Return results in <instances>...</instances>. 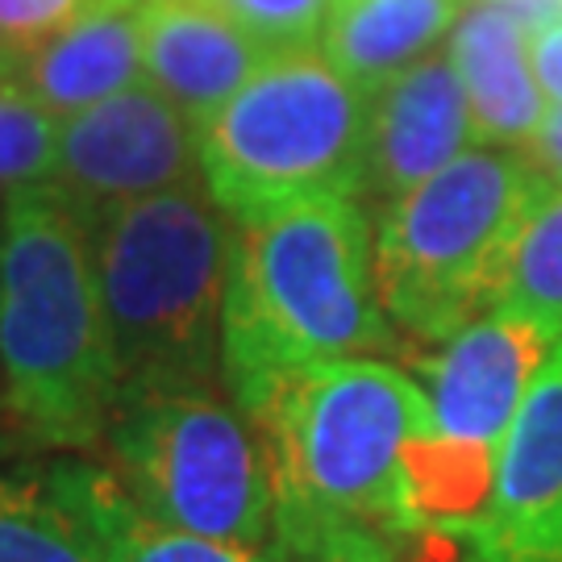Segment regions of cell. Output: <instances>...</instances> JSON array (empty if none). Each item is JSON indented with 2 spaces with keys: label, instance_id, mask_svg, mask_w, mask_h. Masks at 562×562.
<instances>
[{
  "label": "cell",
  "instance_id": "cell-1",
  "mask_svg": "<svg viewBox=\"0 0 562 562\" xmlns=\"http://www.w3.org/2000/svg\"><path fill=\"white\" fill-rule=\"evenodd\" d=\"M396 346L375 238L355 196H313L238 222L222 322V387L259 425L283 387Z\"/></svg>",
  "mask_w": 562,
  "mask_h": 562
},
{
  "label": "cell",
  "instance_id": "cell-2",
  "mask_svg": "<svg viewBox=\"0 0 562 562\" xmlns=\"http://www.w3.org/2000/svg\"><path fill=\"white\" fill-rule=\"evenodd\" d=\"M117 362L88 225L55 188L0 204V413L34 450L104 446Z\"/></svg>",
  "mask_w": 562,
  "mask_h": 562
},
{
  "label": "cell",
  "instance_id": "cell-3",
  "mask_svg": "<svg viewBox=\"0 0 562 562\" xmlns=\"http://www.w3.org/2000/svg\"><path fill=\"white\" fill-rule=\"evenodd\" d=\"M117 401L222 387V322L238 222L204 180L117 204L88 225ZM225 392V387H222Z\"/></svg>",
  "mask_w": 562,
  "mask_h": 562
},
{
  "label": "cell",
  "instance_id": "cell-4",
  "mask_svg": "<svg viewBox=\"0 0 562 562\" xmlns=\"http://www.w3.org/2000/svg\"><path fill=\"white\" fill-rule=\"evenodd\" d=\"M429 429L425 387L392 362L304 371L259 422L276 475V538L322 521L367 525L387 542L429 533L413 487Z\"/></svg>",
  "mask_w": 562,
  "mask_h": 562
},
{
  "label": "cell",
  "instance_id": "cell-5",
  "mask_svg": "<svg viewBox=\"0 0 562 562\" xmlns=\"http://www.w3.org/2000/svg\"><path fill=\"white\" fill-rule=\"evenodd\" d=\"M546 176L513 146H471L438 176L383 204L375 288L387 322L446 341L492 308L508 246Z\"/></svg>",
  "mask_w": 562,
  "mask_h": 562
},
{
  "label": "cell",
  "instance_id": "cell-6",
  "mask_svg": "<svg viewBox=\"0 0 562 562\" xmlns=\"http://www.w3.org/2000/svg\"><path fill=\"white\" fill-rule=\"evenodd\" d=\"M371 97L322 46L276 50L204 121L201 176L234 222L313 196H359Z\"/></svg>",
  "mask_w": 562,
  "mask_h": 562
},
{
  "label": "cell",
  "instance_id": "cell-7",
  "mask_svg": "<svg viewBox=\"0 0 562 562\" xmlns=\"http://www.w3.org/2000/svg\"><path fill=\"white\" fill-rule=\"evenodd\" d=\"M104 450L146 517L222 542H276L271 454L259 425L222 387L125 396Z\"/></svg>",
  "mask_w": 562,
  "mask_h": 562
},
{
  "label": "cell",
  "instance_id": "cell-8",
  "mask_svg": "<svg viewBox=\"0 0 562 562\" xmlns=\"http://www.w3.org/2000/svg\"><path fill=\"white\" fill-rule=\"evenodd\" d=\"M562 329L513 308H487L438 341L425 359V396L434 413L417 446L413 487L429 533H467L492 492L508 425L538 380Z\"/></svg>",
  "mask_w": 562,
  "mask_h": 562
},
{
  "label": "cell",
  "instance_id": "cell-9",
  "mask_svg": "<svg viewBox=\"0 0 562 562\" xmlns=\"http://www.w3.org/2000/svg\"><path fill=\"white\" fill-rule=\"evenodd\" d=\"M192 180H204L196 125L155 83L138 80L59 121L46 188L92 225L117 204Z\"/></svg>",
  "mask_w": 562,
  "mask_h": 562
},
{
  "label": "cell",
  "instance_id": "cell-10",
  "mask_svg": "<svg viewBox=\"0 0 562 562\" xmlns=\"http://www.w3.org/2000/svg\"><path fill=\"white\" fill-rule=\"evenodd\" d=\"M462 542L471 562H562V338L504 434L492 492Z\"/></svg>",
  "mask_w": 562,
  "mask_h": 562
},
{
  "label": "cell",
  "instance_id": "cell-11",
  "mask_svg": "<svg viewBox=\"0 0 562 562\" xmlns=\"http://www.w3.org/2000/svg\"><path fill=\"white\" fill-rule=\"evenodd\" d=\"M483 146L471 104L450 55H425L371 92V125H367V171L362 192L383 204L413 192L417 183L438 176L446 162Z\"/></svg>",
  "mask_w": 562,
  "mask_h": 562
},
{
  "label": "cell",
  "instance_id": "cell-12",
  "mask_svg": "<svg viewBox=\"0 0 562 562\" xmlns=\"http://www.w3.org/2000/svg\"><path fill=\"white\" fill-rule=\"evenodd\" d=\"M262 50L241 25L209 0L142 4V71L183 117L201 130L241 83L262 67Z\"/></svg>",
  "mask_w": 562,
  "mask_h": 562
},
{
  "label": "cell",
  "instance_id": "cell-13",
  "mask_svg": "<svg viewBox=\"0 0 562 562\" xmlns=\"http://www.w3.org/2000/svg\"><path fill=\"white\" fill-rule=\"evenodd\" d=\"M142 4L146 0H88L63 30L0 67H9L55 121L71 117L130 83L146 80Z\"/></svg>",
  "mask_w": 562,
  "mask_h": 562
},
{
  "label": "cell",
  "instance_id": "cell-14",
  "mask_svg": "<svg viewBox=\"0 0 562 562\" xmlns=\"http://www.w3.org/2000/svg\"><path fill=\"white\" fill-rule=\"evenodd\" d=\"M42 480L88 529L101 562H288L280 542H222L146 517L109 462H50Z\"/></svg>",
  "mask_w": 562,
  "mask_h": 562
},
{
  "label": "cell",
  "instance_id": "cell-15",
  "mask_svg": "<svg viewBox=\"0 0 562 562\" xmlns=\"http://www.w3.org/2000/svg\"><path fill=\"white\" fill-rule=\"evenodd\" d=\"M446 55L459 71L483 146L521 150L550 113L529 63V30L496 0H471Z\"/></svg>",
  "mask_w": 562,
  "mask_h": 562
},
{
  "label": "cell",
  "instance_id": "cell-16",
  "mask_svg": "<svg viewBox=\"0 0 562 562\" xmlns=\"http://www.w3.org/2000/svg\"><path fill=\"white\" fill-rule=\"evenodd\" d=\"M467 0H334L322 55L367 97L434 55L459 25Z\"/></svg>",
  "mask_w": 562,
  "mask_h": 562
},
{
  "label": "cell",
  "instance_id": "cell-17",
  "mask_svg": "<svg viewBox=\"0 0 562 562\" xmlns=\"http://www.w3.org/2000/svg\"><path fill=\"white\" fill-rule=\"evenodd\" d=\"M492 308H513L562 329V183L546 180L525 209Z\"/></svg>",
  "mask_w": 562,
  "mask_h": 562
},
{
  "label": "cell",
  "instance_id": "cell-18",
  "mask_svg": "<svg viewBox=\"0 0 562 562\" xmlns=\"http://www.w3.org/2000/svg\"><path fill=\"white\" fill-rule=\"evenodd\" d=\"M0 562H101V554L42 475L0 471Z\"/></svg>",
  "mask_w": 562,
  "mask_h": 562
},
{
  "label": "cell",
  "instance_id": "cell-19",
  "mask_svg": "<svg viewBox=\"0 0 562 562\" xmlns=\"http://www.w3.org/2000/svg\"><path fill=\"white\" fill-rule=\"evenodd\" d=\"M55 134L59 121L25 92V83L9 67H0V204L21 188L50 180Z\"/></svg>",
  "mask_w": 562,
  "mask_h": 562
},
{
  "label": "cell",
  "instance_id": "cell-20",
  "mask_svg": "<svg viewBox=\"0 0 562 562\" xmlns=\"http://www.w3.org/2000/svg\"><path fill=\"white\" fill-rule=\"evenodd\" d=\"M209 4L222 9L262 50L276 55V50L317 46L334 0H209Z\"/></svg>",
  "mask_w": 562,
  "mask_h": 562
},
{
  "label": "cell",
  "instance_id": "cell-21",
  "mask_svg": "<svg viewBox=\"0 0 562 562\" xmlns=\"http://www.w3.org/2000/svg\"><path fill=\"white\" fill-rule=\"evenodd\" d=\"M288 562H401L396 546L367 525L322 521L276 538Z\"/></svg>",
  "mask_w": 562,
  "mask_h": 562
},
{
  "label": "cell",
  "instance_id": "cell-22",
  "mask_svg": "<svg viewBox=\"0 0 562 562\" xmlns=\"http://www.w3.org/2000/svg\"><path fill=\"white\" fill-rule=\"evenodd\" d=\"M88 0H0V63L63 30Z\"/></svg>",
  "mask_w": 562,
  "mask_h": 562
},
{
  "label": "cell",
  "instance_id": "cell-23",
  "mask_svg": "<svg viewBox=\"0 0 562 562\" xmlns=\"http://www.w3.org/2000/svg\"><path fill=\"white\" fill-rule=\"evenodd\" d=\"M529 63H533L546 101L562 104V18L529 34Z\"/></svg>",
  "mask_w": 562,
  "mask_h": 562
},
{
  "label": "cell",
  "instance_id": "cell-24",
  "mask_svg": "<svg viewBox=\"0 0 562 562\" xmlns=\"http://www.w3.org/2000/svg\"><path fill=\"white\" fill-rule=\"evenodd\" d=\"M521 150L546 180L562 183V104H550V113H546V121L538 125V134L525 142Z\"/></svg>",
  "mask_w": 562,
  "mask_h": 562
},
{
  "label": "cell",
  "instance_id": "cell-25",
  "mask_svg": "<svg viewBox=\"0 0 562 562\" xmlns=\"http://www.w3.org/2000/svg\"><path fill=\"white\" fill-rule=\"evenodd\" d=\"M496 4H504V9H508V13L529 30V34L562 18V0H496Z\"/></svg>",
  "mask_w": 562,
  "mask_h": 562
},
{
  "label": "cell",
  "instance_id": "cell-26",
  "mask_svg": "<svg viewBox=\"0 0 562 562\" xmlns=\"http://www.w3.org/2000/svg\"><path fill=\"white\" fill-rule=\"evenodd\" d=\"M0 454H4V429H0Z\"/></svg>",
  "mask_w": 562,
  "mask_h": 562
}]
</instances>
